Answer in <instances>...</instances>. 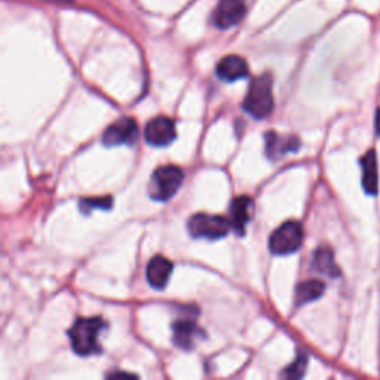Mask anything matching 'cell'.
I'll return each mask as SVG.
<instances>
[{
	"instance_id": "8992f818",
	"label": "cell",
	"mask_w": 380,
	"mask_h": 380,
	"mask_svg": "<svg viewBox=\"0 0 380 380\" xmlns=\"http://www.w3.org/2000/svg\"><path fill=\"white\" fill-rule=\"evenodd\" d=\"M245 14L247 0H220L214 9L212 23L215 27L226 30L240 24Z\"/></svg>"
},
{
	"instance_id": "9c48e42d",
	"label": "cell",
	"mask_w": 380,
	"mask_h": 380,
	"mask_svg": "<svg viewBox=\"0 0 380 380\" xmlns=\"http://www.w3.org/2000/svg\"><path fill=\"white\" fill-rule=\"evenodd\" d=\"M174 343L182 349H192L199 336H204V332L197 327V322L190 318H180L173 324Z\"/></svg>"
},
{
	"instance_id": "277c9868",
	"label": "cell",
	"mask_w": 380,
	"mask_h": 380,
	"mask_svg": "<svg viewBox=\"0 0 380 380\" xmlns=\"http://www.w3.org/2000/svg\"><path fill=\"white\" fill-rule=\"evenodd\" d=\"M188 229L193 238L220 240L230 232L232 226L229 219L223 215L199 212L190 217L188 222Z\"/></svg>"
},
{
	"instance_id": "9a60e30c",
	"label": "cell",
	"mask_w": 380,
	"mask_h": 380,
	"mask_svg": "<svg viewBox=\"0 0 380 380\" xmlns=\"http://www.w3.org/2000/svg\"><path fill=\"white\" fill-rule=\"evenodd\" d=\"M312 269L321 275H327L332 278H336L340 275V269L334 262L333 251L327 247H321L314 252Z\"/></svg>"
},
{
	"instance_id": "5bb4252c",
	"label": "cell",
	"mask_w": 380,
	"mask_h": 380,
	"mask_svg": "<svg viewBox=\"0 0 380 380\" xmlns=\"http://www.w3.org/2000/svg\"><path fill=\"white\" fill-rule=\"evenodd\" d=\"M363 165V186L369 195H376L379 189V170H377V156L374 150H369L364 158L361 159Z\"/></svg>"
},
{
	"instance_id": "ba28073f",
	"label": "cell",
	"mask_w": 380,
	"mask_h": 380,
	"mask_svg": "<svg viewBox=\"0 0 380 380\" xmlns=\"http://www.w3.org/2000/svg\"><path fill=\"white\" fill-rule=\"evenodd\" d=\"M175 123L173 119L167 116H159L152 119L146 125V131H144V138L152 146L162 148L168 146L170 143L175 140Z\"/></svg>"
},
{
	"instance_id": "d6986e66",
	"label": "cell",
	"mask_w": 380,
	"mask_h": 380,
	"mask_svg": "<svg viewBox=\"0 0 380 380\" xmlns=\"http://www.w3.org/2000/svg\"><path fill=\"white\" fill-rule=\"evenodd\" d=\"M376 133H377V135H380V108L376 113Z\"/></svg>"
},
{
	"instance_id": "2e32d148",
	"label": "cell",
	"mask_w": 380,
	"mask_h": 380,
	"mask_svg": "<svg viewBox=\"0 0 380 380\" xmlns=\"http://www.w3.org/2000/svg\"><path fill=\"white\" fill-rule=\"evenodd\" d=\"M325 292V284L319 279H307L299 284L296 289V302L297 304H306L319 299Z\"/></svg>"
},
{
	"instance_id": "3957f363",
	"label": "cell",
	"mask_w": 380,
	"mask_h": 380,
	"mask_svg": "<svg viewBox=\"0 0 380 380\" xmlns=\"http://www.w3.org/2000/svg\"><path fill=\"white\" fill-rule=\"evenodd\" d=\"M185 174L183 170L175 165H164L159 167L153 175H152V182H150V196L155 199V201L165 202L168 199H171L180 186L183 185Z\"/></svg>"
},
{
	"instance_id": "52a82bcc",
	"label": "cell",
	"mask_w": 380,
	"mask_h": 380,
	"mask_svg": "<svg viewBox=\"0 0 380 380\" xmlns=\"http://www.w3.org/2000/svg\"><path fill=\"white\" fill-rule=\"evenodd\" d=\"M138 138V125L133 118H122L113 122L103 134V143L108 148L133 144Z\"/></svg>"
},
{
	"instance_id": "e0dca14e",
	"label": "cell",
	"mask_w": 380,
	"mask_h": 380,
	"mask_svg": "<svg viewBox=\"0 0 380 380\" xmlns=\"http://www.w3.org/2000/svg\"><path fill=\"white\" fill-rule=\"evenodd\" d=\"M112 207V197L104 196V197H91V199H82L81 201V210L85 214H89L94 208H101V210H108Z\"/></svg>"
},
{
	"instance_id": "7c38bea8",
	"label": "cell",
	"mask_w": 380,
	"mask_h": 380,
	"mask_svg": "<svg viewBox=\"0 0 380 380\" xmlns=\"http://www.w3.org/2000/svg\"><path fill=\"white\" fill-rule=\"evenodd\" d=\"M173 263L164 257V256H155L149 265H148V281L149 284L156 288L162 289L170 281V277L173 274Z\"/></svg>"
},
{
	"instance_id": "8fae6325",
	"label": "cell",
	"mask_w": 380,
	"mask_h": 380,
	"mask_svg": "<svg viewBox=\"0 0 380 380\" xmlns=\"http://www.w3.org/2000/svg\"><path fill=\"white\" fill-rule=\"evenodd\" d=\"M252 199L250 196H238L230 202V226L238 235L245 233V226L250 222Z\"/></svg>"
},
{
	"instance_id": "6da1fadb",
	"label": "cell",
	"mask_w": 380,
	"mask_h": 380,
	"mask_svg": "<svg viewBox=\"0 0 380 380\" xmlns=\"http://www.w3.org/2000/svg\"><path fill=\"white\" fill-rule=\"evenodd\" d=\"M107 327L103 318H79L68 332L71 346L78 355L89 356L101 352L100 333Z\"/></svg>"
},
{
	"instance_id": "30bf717a",
	"label": "cell",
	"mask_w": 380,
	"mask_h": 380,
	"mask_svg": "<svg viewBox=\"0 0 380 380\" xmlns=\"http://www.w3.org/2000/svg\"><path fill=\"white\" fill-rule=\"evenodd\" d=\"M217 76L225 82H235L248 75V64L240 56H227L217 64Z\"/></svg>"
},
{
	"instance_id": "ac0fdd59",
	"label": "cell",
	"mask_w": 380,
	"mask_h": 380,
	"mask_svg": "<svg viewBox=\"0 0 380 380\" xmlns=\"http://www.w3.org/2000/svg\"><path fill=\"white\" fill-rule=\"evenodd\" d=\"M306 366H307V358H306V355H299L297 359L294 361V363L289 364L284 370L282 376L284 377H288V379H300L306 373Z\"/></svg>"
},
{
	"instance_id": "5b68a950",
	"label": "cell",
	"mask_w": 380,
	"mask_h": 380,
	"mask_svg": "<svg viewBox=\"0 0 380 380\" xmlns=\"http://www.w3.org/2000/svg\"><path fill=\"white\" fill-rule=\"evenodd\" d=\"M303 237V226L296 220H288L270 235L269 248L278 256L292 255L302 247Z\"/></svg>"
},
{
	"instance_id": "ffe728a7",
	"label": "cell",
	"mask_w": 380,
	"mask_h": 380,
	"mask_svg": "<svg viewBox=\"0 0 380 380\" xmlns=\"http://www.w3.org/2000/svg\"><path fill=\"white\" fill-rule=\"evenodd\" d=\"M58 2H70V0H58Z\"/></svg>"
},
{
	"instance_id": "4fadbf2b",
	"label": "cell",
	"mask_w": 380,
	"mask_h": 380,
	"mask_svg": "<svg viewBox=\"0 0 380 380\" xmlns=\"http://www.w3.org/2000/svg\"><path fill=\"white\" fill-rule=\"evenodd\" d=\"M266 155L270 159H277L287 152H296L300 148V141L296 137H281L270 131L265 135Z\"/></svg>"
},
{
	"instance_id": "7a4b0ae2",
	"label": "cell",
	"mask_w": 380,
	"mask_h": 380,
	"mask_svg": "<svg viewBox=\"0 0 380 380\" xmlns=\"http://www.w3.org/2000/svg\"><path fill=\"white\" fill-rule=\"evenodd\" d=\"M244 111L256 119H265L274 111L272 76L262 75L251 82L244 100Z\"/></svg>"
}]
</instances>
